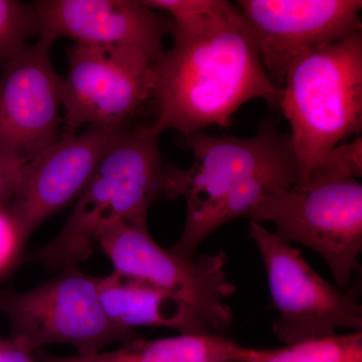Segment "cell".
I'll return each mask as SVG.
<instances>
[{
	"mask_svg": "<svg viewBox=\"0 0 362 362\" xmlns=\"http://www.w3.org/2000/svg\"><path fill=\"white\" fill-rule=\"evenodd\" d=\"M98 280L71 267L28 291L0 290V314L9 323L7 339L28 354L45 345L68 344L77 354L90 356L107 345L139 338L137 331L121 327L106 316Z\"/></svg>",
	"mask_w": 362,
	"mask_h": 362,
	"instance_id": "obj_4",
	"label": "cell"
},
{
	"mask_svg": "<svg viewBox=\"0 0 362 362\" xmlns=\"http://www.w3.org/2000/svg\"><path fill=\"white\" fill-rule=\"evenodd\" d=\"M129 127L102 126L63 134L23 165L6 206L23 249L42 223L80 197L106 152Z\"/></svg>",
	"mask_w": 362,
	"mask_h": 362,
	"instance_id": "obj_11",
	"label": "cell"
},
{
	"mask_svg": "<svg viewBox=\"0 0 362 362\" xmlns=\"http://www.w3.org/2000/svg\"><path fill=\"white\" fill-rule=\"evenodd\" d=\"M361 175L362 138L358 135L351 141L339 143L328 150L312 171L305 187L321 183L356 180Z\"/></svg>",
	"mask_w": 362,
	"mask_h": 362,
	"instance_id": "obj_20",
	"label": "cell"
},
{
	"mask_svg": "<svg viewBox=\"0 0 362 362\" xmlns=\"http://www.w3.org/2000/svg\"><path fill=\"white\" fill-rule=\"evenodd\" d=\"M246 362H362V332L352 331L282 349H254Z\"/></svg>",
	"mask_w": 362,
	"mask_h": 362,
	"instance_id": "obj_17",
	"label": "cell"
},
{
	"mask_svg": "<svg viewBox=\"0 0 362 362\" xmlns=\"http://www.w3.org/2000/svg\"><path fill=\"white\" fill-rule=\"evenodd\" d=\"M0 362H35L32 354L23 351L8 339L0 338Z\"/></svg>",
	"mask_w": 362,
	"mask_h": 362,
	"instance_id": "obj_23",
	"label": "cell"
},
{
	"mask_svg": "<svg viewBox=\"0 0 362 362\" xmlns=\"http://www.w3.org/2000/svg\"><path fill=\"white\" fill-rule=\"evenodd\" d=\"M39 37H66L81 47H128L156 64L173 23L138 0H40L33 4Z\"/></svg>",
	"mask_w": 362,
	"mask_h": 362,
	"instance_id": "obj_13",
	"label": "cell"
},
{
	"mask_svg": "<svg viewBox=\"0 0 362 362\" xmlns=\"http://www.w3.org/2000/svg\"><path fill=\"white\" fill-rule=\"evenodd\" d=\"M145 6L168 13L173 23L171 35L206 32L237 13V4L226 0H142Z\"/></svg>",
	"mask_w": 362,
	"mask_h": 362,
	"instance_id": "obj_18",
	"label": "cell"
},
{
	"mask_svg": "<svg viewBox=\"0 0 362 362\" xmlns=\"http://www.w3.org/2000/svg\"><path fill=\"white\" fill-rule=\"evenodd\" d=\"M54 40L39 37L0 66V158L28 163L63 135L62 77Z\"/></svg>",
	"mask_w": 362,
	"mask_h": 362,
	"instance_id": "obj_10",
	"label": "cell"
},
{
	"mask_svg": "<svg viewBox=\"0 0 362 362\" xmlns=\"http://www.w3.org/2000/svg\"><path fill=\"white\" fill-rule=\"evenodd\" d=\"M194 154L190 168L168 166V199L183 197L187 213L185 228L197 221L254 176L295 159L290 135L273 123H264L252 137L211 136L204 131L185 136Z\"/></svg>",
	"mask_w": 362,
	"mask_h": 362,
	"instance_id": "obj_9",
	"label": "cell"
},
{
	"mask_svg": "<svg viewBox=\"0 0 362 362\" xmlns=\"http://www.w3.org/2000/svg\"><path fill=\"white\" fill-rule=\"evenodd\" d=\"M98 296L112 322L127 329L162 327L180 334H214L178 298L120 272L99 277Z\"/></svg>",
	"mask_w": 362,
	"mask_h": 362,
	"instance_id": "obj_14",
	"label": "cell"
},
{
	"mask_svg": "<svg viewBox=\"0 0 362 362\" xmlns=\"http://www.w3.org/2000/svg\"><path fill=\"white\" fill-rule=\"evenodd\" d=\"M97 246L110 259L114 271L132 276L170 293L187 305L214 334L225 335L233 321L228 300L237 292L226 274L223 250L185 259L163 250L148 228L117 221L104 226Z\"/></svg>",
	"mask_w": 362,
	"mask_h": 362,
	"instance_id": "obj_6",
	"label": "cell"
},
{
	"mask_svg": "<svg viewBox=\"0 0 362 362\" xmlns=\"http://www.w3.org/2000/svg\"><path fill=\"white\" fill-rule=\"evenodd\" d=\"M298 181L295 159L274 166L230 192L216 207L194 226L183 228L180 239L169 251L185 259L197 258L199 245L220 226L242 216H249L252 207L277 188L294 187Z\"/></svg>",
	"mask_w": 362,
	"mask_h": 362,
	"instance_id": "obj_16",
	"label": "cell"
},
{
	"mask_svg": "<svg viewBox=\"0 0 362 362\" xmlns=\"http://www.w3.org/2000/svg\"><path fill=\"white\" fill-rule=\"evenodd\" d=\"M25 164L13 159L0 158V204L7 206L11 201Z\"/></svg>",
	"mask_w": 362,
	"mask_h": 362,
	"instance_id": "obj_22",
	"label": "cell"
},
{
	"mask_svg": "<svg viewBox=\"0 0 362 362\" xmlns=\"http://www.w3.org/2000/svg\"><path fill=\"white\" fill-rule=\"evenodd\" d=\"M161 199H168V166L159 135L151 126L129 127L98 164L58 235L20 263L49 271L78 267L92 256L104 226L123 221L148 228L150 206Z\"/></svg>",
	"mask_w": 362,
	"mask_h": 362,
	"instance_id": "obj_2",
	"label": "cell"
},
{
	"mask_svg": "<svg viewBox=\"0 0 362 362\" xmlns=\"http://www.w3.org/2000/svg\"><path fill=\"white\" fill-rule=\"evenodd\" d=\"M20 240L6 206L0 204V275L20 262Z\"/></svg>",
	"mask_w": 362,
	"mask_h": 362,
	"instance_id": "obj_21",
	"label": "cell"
},
{
	"mask_svg": "<svg viewBox=\"0 0 362 362\" xmlns=\"http://www.w3.org/2000/svg\"><path fill=\"white\" fill-rule=\"evenodd\" d=\"M278 106L291 128L298 169L294 188L302 189L328 150L361 135L362 30L295 59Z\"/></svg>",
	"mask_w": 362,
	"mask_h": 362,
	"instance_id": "obj_3",
	"label": "cell"
},
{
	"mask_svg": "<svg viewBox=\"0 0 362 362\" xmlns=\"http://www.w3.org/2000/svg\"><path fill=\"white\" fill-rule=\"evenodd\" d=\"M254 349L220 334H180L146 340L136 338L112 351L61 356L44 349L32 354L35 362H246Z\"/></svg>",
	"mask_w": 362,
	"mask_h": 362,
	"instance_id": "obj_15",
	"label": "cell"
},
{
	"mask_svg": "<svg viewBox=\"0 0 362 362\" xmlns=\"http://www.w3.org/2000/svg\"><path fill=\"white\" fill-rule=\"evenodd\" d=\"M173 35V47L153 65L156 134L230 127L235 112L254 99L278 106L281 88L267 74L239 8L206 32Z\"/></svg>",
	"mask_w": 362,
	"mask_h": 362,
	"instance_id": "obj_1",
	"label": "cell"
},
{
	"mask_svg": "<svg viewBox=\"0 0 362 362\" xmlns=\"http://www.w3.org/2000/svg\"><path fill=\"white\" fill-rule=\"evenodd\" d=\"M252 221H272L276 235L314 250L329 266L335 283L345 289L361 271L362 185L357 180L277 188L250 211Z\"/></svg>",
	"mask_w": 362,
	"mask_h": 362,
	"instance_id": "obj_5",
	"label": "cell"
},
{
	"mask_svg": "<svg viewBox=\"0 0 362 362\" xmlns=\"http://www.w3.org/2000/svg\"><path fill=\"white\" fill-rule=\"evenodd\" d=\"M68 62V73L62 77L63 134L131 126L153 100V64L136 49L74 45Z\"/></svg>",
	"mask_w": 362,
	"mask_h": 362,
	"instance_id": "obj_8",
	"label": "cell"
},
{
	"mask_svg": "<svg viewBox=\"0 0 362 362\" xmlns=\"http://www.w3.org/2000/svg\"><path fill=\"white\" fill-rule=\"evenodd\" d=\"M237 6L280 88L298 57L362 30L361 0H239Z\"/></svg>",
	"mask_w": 362,
	"mask_h": 362,
	"instance_id": "obj_12",
	"label": "cell"
},
{
	"mask_svg": "<svg viewBox=\"0 0 362 362\" xmlns=\"http://www.w3.org/2000/svg\"><path fill=\"white\" fill-rule=\"evenodd\" d=\"M249 235L265 265L279 341L293 345L334 337L340 328L362 330V306L354 289L343 292L324 280L299 250L262 223L252 221Z\"/></svg>",
	"mask_w": 362,
	"mask_h": 362,
	"instance_id": "obj_7",
	"label": "cell"
},
{
	"mask_svg": "<svg viewBox=\"0 0 362 362\" xmlns=\"http://www.w3.org/2000/svg\"><path fill=\"white\" fill-rule=\"evenodd\" d=\"M40 21L33 4L0 0V66L25 47L26 40L40 35Z\"/></svg>",
	"mask_w": 362,
	"mask_h": 362,
	"instance_id": "obj_19",
	"label": "cell"
}]
</instances>
